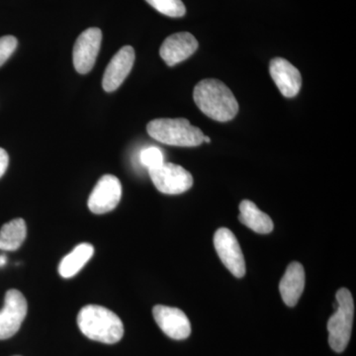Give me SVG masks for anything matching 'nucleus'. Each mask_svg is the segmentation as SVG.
Listing matches in <instances>:
<instances>
[{
    "label": "nucleus",
    "mask_w": 356,
    "mask_h": 356,
    "mask_svg": "<svg viewBox=\"0 0 356 356\" xmlns=\"http://www.w3.org/2000/svg\"><path fill=\"white\" fill-rule=\"evenodd\" d=\"M135 62V51L131 46H125L117 51L105 70L102 86L106 92L116 90L132 70Z\"/></svg>",
    "instance_id": "nucleus-12"
},
{
    "label": "nucleus",
    "mask_w": 356,
    "mask_h": 356,
    "mask_svg": "<svg viewBox=\"0 0 356 356\" xmlns=\"http://www.w3.org/2000/svg\"><path fill=\"white\" fill-rule=\"evenodd\" d=\"M193 98L198 108L213 120L227 122L238 114V104L235 95L218 79H203L196 84Z\"/></svg>",
    "instance_id": "nucleus-1"
},
{
    "label": "nucleus",
    "mask_w": 356,
    "mask_h": 356,
    "mask_svg": "<svg viewBox=\"0 0 356 356\" xmlns=\"http://www.w3.org/2000/svg\"><path fill=\"white\" fill-rule=\"evenodd\" d=\"M77 325L84 336L99 343H116L124 336L121 318L102 306L83 307L77 315Z\"/></svg>",
    "instance_id": "nucleus-2"
},
{
    "label": "nucleus",
    "mask_w": 356,
    "mask_h": 356,
    "mask_svg": "<svg viewBox=\"0 0 356 356\" xmlns=\"http://www.w3.org/2000/svg\"><path fill=\"white\" fill-rule=\"evenodd\" d=\"M147 3L163 15L170 17H182L186 13L181 0H146Z\"/></svg>",
    "instance_id": "nucleus-18"
},
{
    "label": "nucleus",
    "mask_w": 356,
    "mask_h": 356,
    "mask_svg": "<svg viewBox=\"0 0 356 356\" xmlns=\"http://www.w3.org/2000/svg\"><path fill=\"white\" fill-rule=\"evenodd\" d=\"M305 281L303 266L297 261L290 264L280 284L281 297L288 307H294L298 303L305 288Z\"/></svg>",
    "instance_id": "nucleus-14"
},
{
    "label": "nucleus",
    "mask_w": 356,
    "mask_h": 356,
    "mask_svg": "<svg viewBox=\"0 0 356 356\" xmlns=\"http://www.w3.org/2000/svg\"><path fill=\"white\" fill-rule=\"evenodd\" d=\"M27 311V301L22 293L16 289L8 290L3 308L0 310V339H9L19 331Z\"/></svg>",
    "instance_id": "nucleus-7"
},
{
    "label": "nucleus",
    "mask_w": 356,
    "mask_h": 356,
    "mask_svg": "<svg viewBox=\"0 0 356 356\" xmlns=\"http://www.w3.org/2000/svg\"><path fill=\"white\" fill-rule=\"evenodd\" d=\"M240 222L257 234H269L273 232V222L266 213L257 208L254 202L243 200L240 204Z\"/></svg>",
    "instance_id": "nucleus-15"
},
{
    "label": "nucleus",
    "mask_w": 356,
    "mask_h": 356,
    "mask_svg": "<svg viewBox=\"0 0 356 356\" xmlns=\"http://www.w3.org/2000/svg\"><path fill=\"white\" fill-rule=\"evenodd\" d=\"M102 41V32L99 28H88L79 35L72 51V60L77 72L86 74L93 69Z\"/></svg>",
    "instance_id": "nucleus-8"
},
{
    "label": "nucleus",
    "mask_w": 356,
    "mask_h": 356,
    "mask_svg": "<svg viewBox=\"0 0 356 356\" xmlns=\"http://www.w3.org/2000/svg\"><path fill=\"white\" fill-rule=\"evenodd\" d=\"M7 259L6 255H0V267L4 266L6 264Z\"/></svg>",
    "instance_id": "nucleus-22"
},
{
    "label": "nucleus",
    "mask_w": 356,
    "mask_h": 356,
    "mask_svg": "<svg viewBox=\"0 0 356 356\" xmlns=\"http://www.w3.org/2000/svg\"><path fill=\"white\" fill-rule=\"evenodd\" d=\"M337 308L327 322L329 343L336 353H343L350 343L355 317V302L350 290L341 288L336 295Z\"/></svg>",
    "instance_id": "nucleus-4"
},
{
    "label": "nucleus",
    "mask_w": 356,
    "mask_h": 356,
    "mask_svg": "<svg viewBox=\"0 0 356 356\" xmlns=\"http://www.w3.org/2000/svg\"><path fill=\"white\" fill-rule=\"evenodd\" d=\"M27 228L23 219H14L6 222L0 229V250L13 252L18 250L24 243Z\"/></svg>",
    "instance_id": "nucleus-17"
},
{
    "label": "nucleus",
    "mask_w": 356,
    "mask_h": 356,
    "mask_svg": "<svg viewBox=\"0 0 356 356\" xmlns=\"http://www.w3.org/2000/svg\"><path fill=\"white\" fill-rule=\"evenodd\" d=\"M153 315L159 329L170 339L181 341L191 336V322L180 309L156 305L154 307Z\"/></svg>",
    "instance_id": "nucleus-10"
},
{
    "label": "nucleus",
    "mask_w": 356,
    "mask_h": 356,
    "mask_svg": "<svg viewBox=\"0 0 356 356\" xmlns=\"http://www.w3.org/2000/svg\"><path fill=\"white\" fill-rule=\"evenodd\" d=\"M121 197L120 180L112 175H103L89 195V210L95 214H105L117 207Z\"/></svg>",
    "instance_id": "nucleus-9"
},
{
    "label": "nucleus",
    "mask_w": 356,
    "mask_h": 356,
    "mask_svg": "<svg viewBox=\"0 0 356 356\" xmlns=\"http://www.w3.org/2000/svg\"><path fill=\"white\" fill-rule=\"evenodd\" d=\"M9 158L6 149L0 147V177H3L7 168H8Z\"/></svg>",
    "instance_id": "nucleus-21"
},
{
    "label": "nucleus",
    "mask_w": 356,
    "mask_h": 356,
    "mask_svg": "<svg viewBox=\"0 0 356 356\" xmlns=\"http://www.w3.org/2000/svg\"><path fill=\"white\" fill-rule=\"evenodd\" d=\"M214 247L218 257L229 273L236 278L243 277L245 274V257L236 236L229 229H217L214 235Z\"/></svg>",
    "instance_id": "nucleus-6"
},
{
    "label": "nucleus",
    "mask_w": 356,
    "mask_h": 356,
    "mask_svg": "<svg viewBox=\"0 0 356 356\" xmlns=\"http://www.w3.org/2000/svg\"><path fill=\"white\" fill-rule=\"evenodd\" d=\"M149 177L156 189L161 193L177 195L184 193L193 185V177L182 166L163 163L149 170Z\"/></svg>",
    "instance_id": "nucleus-5"
},
{
    "label": "nucleus",
    "mask_w": 356,
    "mask_h": 356,
    "mask_svg": "<svg viewBox=\"0 0 356 356\" xmlns=\"http://www.w3.org/2000/svg\"><path fill=\"white\" fill-rule=\"evenodd\" d=\"M17 44V39L14 36L0 37V67L11 57Z\"/></svg>",
    "instance_id": "nucleus-20"
},
{
    "label": "nucleus",
    "mask_w": 356,
    "mask_h": 356,
    "mask_svg": "<svg viewBox=\"0 0 356 356\" xmlns=\"http://www.w3.org/2000/svg\"><path fill=\"white\" fill-rule=\"evenodd\" d=\"M197 49V40L191 33H175L165 40L159 50V55L166 65L172 67L191 57Z\"/></svg>",
    "instance_id": "nucleus-11"
},
{
    "label": "nucleus",
    "mask_w": 356,
    "mask_h": 356,
    "mask_svg": "<svg viewBox=\"0 0 356 356\" xmlns=\"http://www.w3.org/2000/svg\"><path fill=\"white\" fill-rule=\"evenodd\" d=\"M147 131L153 139L170 146L197 147L203 143L202 131L184 118L154 119Z\"/></svg>",
    "instance_id": "nucleus-3"
},
{
    "label": "nucleus",
    "mask_w": 356,
    "mask_h": 356,
    "mask_svg": "<svg viewBox=\"0 0 356 356\" xmlns=\"http://www.w3.org/2000/svg\"><path fill=\"white\" fill-rule=\"evenodd\" d=\"M203 142L210 143L211 142V139H210L209 137H207V136L204 135Z\"/></svg>",
    "instance_id": "nucleus-23"
},
{
    "label": "nucleus",
    "mask_w": 356,
    "mask_h": 356,
    "mask_svg": "<svg viewBox=\"0 0 356 356\" xmlns=\"http://www.w3.org/2000/svg\"><path fill=\"white\" fill-rule=\"evenodd\" d=\"M140 161L142 165L149 170L163 165L165 163V156L159 147H149L140 152Z\"/></svg>",
    "instance_id": "nucleus-19"
},
{
    "label": "nucleus",
    "mask_w": 356,
    "mask_h": 356,
    "mask_svg": "<svg viewBox=\"0 0 356 356\" xmlns=\"http://www.w3.org/2000/svg\"><path fill=\"white\" fill-rule=\"evenodd\" d=\"M93 254L95 248L90 243H81L62 259L58 266V273L64 278L74 277L88 264Z\"/></svg>",
    "instance_id": "nucleus-16"
},
{
    "label": "nucleus",
    "mask_w": 356,
    "mask_h": 356,
    "mask_svg": "<svg viewBox=\"0 0 356 356\" xmlns=\"http://www.w3.org/2000/svg\"><path fill=\"white\" fill-rule=\"evenodd\" d=\"M269 72L281 95L288 98L298 95L302 86V76L291 63L282 58H273L269 65Z\"/></svg>",
    "instance_id": "nucleus-13"
}]
</instances>
